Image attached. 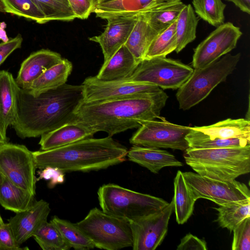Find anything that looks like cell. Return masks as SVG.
I'll return each instance as SVG.
<instances>
[{
    "label": "cell",
    "mask_w": 250,
    "mask_h": 250,
    "mask_svg": "<svg viewBox=\"0 0 250 250\" xmlns=\"http://www.w3.org/2000/svg\"><path fill=\"white\" fill-rule=\"evenodd\" d=\"M83 98L82 84L65 83L37 96L19 86L17 116L12 126L21 139L41 136L72 122Z\"/></svg>",
    "instance_id": "1"
},
{
    "label": "cell",
    "mask_w": 250,
    "mask_h": 250,
    "mask_svg": "<svg viewBox=\"0 0 250 250\" xmlns=\"http://www.w3.org/2000/svg\"><path fill=\"white\" fill-rule=\"evenodd\" d=\"M168 97L162 89L130 98L95 102L83 101L75 111L72 122L95 133L112 137L138 128L142 122L159 118Z\"/></svg>",
    "instance_id": "2"
},
{
    "label": "cell",
    "mask_w": 250,
    "mask_h": 250,
    "mask_svg": "<svg viewBox=\"0 0 250 250\" xmlns=\"http://www.w3.org/2000/svg\"><path fill=\"white\" fill-rule=\"evenodd\" d=\"M128 149L108 136L87 138L46 150L32 152L37 168H58L63 173L98 171L125 161Z\"/></svg>",
    "instance_id": "3"
},
{
    "label": "cell",
    "mask_w": 250,
    "mask_h": 250,
    "mask_svg": "<svg viewBox=\"0 0 250 250\" xmlns=\"http://www.w3.org/2000/svg\"><path fill=\"white\" fill-rule=\"evenodd\" d=\"M186 164L201 176L220 181H232L250 172V145L185 150Z\"/></svg>",
    "instance_id": "4"
},
{
    "label": "cell",
    "mask_w": 250,
    "mask_h": 250,
    "mask_svg": "<svg viewBox=\"0 0 250 250\" xmlns=\"http://www.w3.org/2000/svg\"><path fill=\"white\" fill-rule=\"evenodd\" d=\"M241 54H227L221 59L200 68H194L176 94L179 108L187 110L197 104L220 83L226 81L238 63Z\"/></svg>",
    "instance_id": "5"
},
{
    "label": "cell",
    "mask_w": 250,
    "mask_h": 250,
    "mask_svg": "<svg viewBox=\"0 0 250 250\" xmlns=\"http://www.w3.org/2000/svg\"><path fill=\"white\" fill-rule=\"evenodd\" d=\"M97 194L104 212L129 221L158 211L169 203L162 198L110 183L100 187Z\"/></svg>",
    "instance_id": "6"
},
{
    "label": "cell",
    "mask_w": 250,
    "mask_h": 250,
    "mask_svg": "<svg viewBox=\"0 0 250 250\" xmlns=\"http://www.w3.org/2000/svg\"><path fill=\"white\" fill-rule=\"evenodd\" d=\"M75 224L95 248L118 250L132 247L129 221L108 214L97 208L91 209L82 220Z\"/></svg>",
    "instance_id": "7"
},
{
    "label": "cell",
    "mask_w": 250,
    "mask_h": 250,
    "mask_svg": "<svg viewBox=\"0 0 250 250\" xmlns=\"http://www.w3.org/2000/svg\"><path fill=\"white\" fill-rule=\"evenodd\" d=\"M193 69L180 61L158 57L144 59L128 78L133 81L155 85L163 89H178Z\"/></svg>",
    "instance_id": "8"
},
{
    "label": "cell",
    "mask_w": 250,
    "mask_h": 250,
    "mask_svg": "<svg viewBox=\"0 0 250 250\" xmlns=\"http://www.w3.org/2000/svg\"><path fill=\"white\" fill-rule=\"evenodd\" d=\"M36 168L33 153L26 146L8 142L0 144V173L34 196Z\"/></svg>",
    "instance_id": "9"
},
{
    "label": "cell",
    "mask_w": 250,
    "mask_h": 250,
    "mask_svg": "<svg viewBox=\"0 0 250 250\" xmlns=\"http://www.w3.org/2000/svg\"><path fill=\"white\" fill-rule=\"evenodd\" d=\"M161 121L141 122L137 131L129 139L133 145L185 151L189 148L186 139L190 127L176 125L159 117Z\"/></svg>",
    "instance_id": "10"
},
{
    "label": "cell",
    "mask_w": 250,
    "mask_h": 250,
    "mask_svg": "<svg viewBox=\"0 0 250 250\" xmlns=\"http://www.w3.org/2000/svg\"><path fill=\"white\" fill-rule=\"evenodd\" d=\"M183 173L196 201L204 198L226 206L250 200V190L243 183L211 179L190 171Z\"/></svg>",
    "instance_id": "11"
},
{
    "label": "cell",
    "mask_w": 250,
    "mask_h": 250,
    "mask_svg": "<svg viewBox=\"0 0 250 250\" xmlns=\"http://www.w3.org/2000/svg\"><path fill=\"white\" fill-rule=\"evenodd\" d=\"M82 85L83 102L86 103L130 98L161 90L155 85L128 79L104 81L96 76L85 78Z\"/></svg>",
    "instance_id": "12"
},
{
    "label": "cell",
    "mask_w": 250,
    "mask_h": 250,
    "mask_svg": "<svg viewBox=\"0 0 250 250\" xmlns=\"http://www.w3.org/2000/svg\"><path fill=\"white\" fill-rule=\"evenodd\" d=\"M174 211L172 200L162 209L129 221L133 250H155L163 242Z\"/></svg>",
    "instance_id": "13"
},
{
    "label": "cell",
    "mask_w": 250,
    "mask_h": 250,
    "mask_svg": "<svg viewBox=\"0 0 250 250\" xmlns=\"http://www.w3.org/2000/svg\"><path fill=\"white\" fill-rule=\"evenodd\" d=\"M242 33L239 27L227 22L219 25L194 49L192 65L204 67L235 48Z\"/></svg>",
    "instance_id": "14"
},
{
    "label": "cell",
    "mask_w": 250,
    "mask_h": 250,
    "mask_svg": "<svg viewBox=\"0 0 250 250\" xmlns=\"http://www.w3.org/2000/svg\"><path fill=\"white\" fill-rule=\"evenodd\" d=\"M138 16H112L106 20L104 31L100 35L89 38L98 43L104 57L103 64L109 61L118 49L127 41Z\"/></svg>",
    "instance_id": "15"
},
{
    "label": "cell",
    "mask_w": 250,
    "mask_h": 250,
    "mask_svg": "<svg viewBox=\"0 0 250 250\" xmlns=\"http://www.w3.org/2000/svg\"><path fill=\"white\" fill-rule=\"evenodd\" d=\"M51 211L49 204L41 199L35 201L26 210L16 213L8 219L15 240L21 245L33 236L42 224L47 221Z\"/></svg>",
    "instance_id": "16"
},
{
    "label": "cell",
    "mask_w": 250,
    "mask_h": 250,
    "mask_svg": "<svg viewBox=\"0 0 250 250\" xmlns=\"http://www.w3.org/2000/svg\"><path fill=\"white\" fill-rule=\"evenodd\" d=\"M178 0H112L99 3L94 12L106 19L112 16H138L171 4Z\"/></svg>",
    "instance_id": "17"
},
{
    "label": "cell",
    "mask_w": 250,
    "mask_h": 250,
    "mask_svg": "<svg viewBox=\"0 0 250 250\" xmlns=\"http://www.w3.org/2000/svg\"><path fill=\"white\" fill-rule=\"evenodd\" d=\"M62 59L60 54L48 49L33 52L21 63L15 79L16 83L21 88L27 90L34 80Z\"/></svg>",
    "instance_id": "18"
},
{
    "label": "cell",
    "mask_w": 250,
    "mask_h": 250,
    "mask_svg": "<svg viewBox=\"0 0 250 250\" xmlns=\"http://www.w3.org/2000/svg\"><path fill=\"white\" fill-rule=\"evenodd\" d=\"M19 88L11 73L0 70V130L5 138L8 127L16 120Z\"/></svg>",
    "instance_id": "19"
},
{
    "label": "cell",
    "mask_w": 250,
    "mask_h": 250,
    "mask_svg": "<svg viewBox=\"0 0 250 250\" xmlns=\"http://www.w3.org/2000/svg\"><path fill=\"white\" fill-rule=\"evenodd\" d=\"M128 160L157 174L164 167H182L183 164L167 151L153 147L133 145L127 151Z\"/></svg>",
    "instance_id": "20"
},
{
    "label": "cell",
    "mask_w": 250,
    "mask_h": 250,
    "mask_svg": "<svg viewBox=\"0 0 250 250\" xmlns=\"http://www.w3.org/2000/svg\"><path fill=\"white\" fill-rule=\"evenodd\" d=\"M95 133L81 124L71 122L42 135L39 144L42 150H49L93 138Z\"/></svg>",
    "instance_id": "21"
},
{
    "label": "cell",
    "mask_w": 250,
    "mask_h": 250,
    "mask_svg": "<svg viewBox=\"0 0 250 250\" xmlns=\"http://www.w3.org/2000/svg\"><path fill=\"white\" fill-rule=\"evenodd\" d=\"M138 64L132 53L123 45L108 62L102 65L96 77L104 81L128 79Z\"/></svg>",
    "instance_id": "22"
},
{
    "label": "cell",
    "mask_w": 250,
    "mask_h": 250,
    "mask_svg": "<svg viewBox=\"0 0 250 250\" xmlns=\"http://www.w3.org/2000/svg\"><path fill=\"white\" fill-rule=\"evenodd\" d=\"M72 63L66 59L51 67L34 80L27 90L33 96L56 89L66 83L72 70Z\"/></svg>",
    "instance_id": "23"
},
{
    "label": "cell",
    "mask_w": 250,
    "mask_h": 250,
    "mask_svg": "<svg viewBox=\"0 0 250 250\" xmlns=\"http://www.w3.org/2000/svg\"><path fill=\"white\" fill-rule=\"evenodd\" d=\"M159 33L150 26L143 15L138 16L125 45L138 64L145 59L149 45Z\"/></svg>",
    "instance_id": "24"
},
{
    "label": "cell",
    "mask_w": 250,
    "mask_h": 250,
    "mask_svg": "<svg viewBox=\"0 0 250 250\" xmlns=\"http://www.w3.org/2000/svg\"><path fill=\"white\" fill-rule=\"evenodd\" d=\"M34 197L0 173V204L5 209L15 213L24 211L35 202Z\"/></svg>",
    "instance_id": "25"
},
{
    "label": "cell",
    "mask_w": 250,
    "mask_h": 250,
    "mask_svg": "<svg viewBox=\"0 0 250 250\" xmlns=\"http://www.w3.org/2000/svg\"><path fill=\"white\" fill-rule=\"evenodd\" d=\"M192 128L211 138H244L250 140L249 119L229 118L210 125L194 126Z\"/></svg>",
    "instance_id": "26"
},
{
    "label": "cell",
    "mask_w": 250,
    "mask_h": 250,
    "mask_svg": "<svg viewBox=\"0 0 250 250\" xmlns=\"http://www.w3.org/2000/svg\"><path fill=\"white\" fill-rule=\"evenodd\" d=\"M174 211L178 224L185 223L192 214L196 200L184 177L178 170L174 179Z\"/></svg>",
    "instance_id": "27"
},
{
    "label": "cell",
    "mask_w": 250,
    "mask_h": 250,
    "mask_svg": "<svg viewBox=\"0 0 250 250\" xmlns=\"http://www.w3.org/2000/svg\"><path fill=\"white\" fill-rule=\"evenodd\" d=\"M199 17L196 16L191 4L186 5L176 21V53L181 51L196 38V28Z\"/></svg>",
    "instance_id": "28"
},
{
    "label": "cell",
    "mask_w": 250,
    "mask_h": 250,
    "mask_svg": "<svg viewBox=\"0 0 250 250\" xmlns=\"http://www.w3.org/2000/svg\"><path fill=\"white\" fill-rule=\"evenodd\" d=\"M214 208L218 212L216 221L219 226L230 232L246 218L250 217V200Z\"/></svg>",
    "instance_id": "29"
},
{
    "label": "cell",
    "mask_w": 250,
    "mask_h": 250,
    "mask_svg": "<svg viewBox=\"0 0 250 250\" xmlns=\"http://www.w3.org/2000/svg\"><path fill=\"white\" fill-rule=\"evenodd\" d=\"M186 139L189 148L193 149L245 146L250 145V140L244 138H211L207 135L192 128V127H190V131L187 135Z\"/></svg>",
    "instance_id": "30"
},
{
    "label": "cell",
    "mask_w": 250,
    "mask_h": 250,
    "mask_svg": "<svg viewBox=\"0 0 250 250\" xmlns=\"http://www.w3.org/2000/svg\"><path fill=\"white\" fill-rule=\"evenodd\" d=\"M0 11L36 21L47 22L45 16L35 0H0Z\"/></svg>",
    "instance_id": "31"
},
{
    "label": "cell",
    "mask_w": 250,
    "mask_h": 250,
    "mask_svg": "<svg viewBox=\"0 0 250 250\" xmlns=\"http://www.w3.org/2000/svg\"><path fill=\"white\" fill-rule=\"evenodd\" d=\"M50 221L58 229L71 248L77 250H88L95 248L92 241L75 223L61 219L57 216H53Z\"/></svg>",
    "instance_id": "32"
},
{
    "label": "cell",
    "mask_w": 250,
    "mask_h": 250,
    "mask_svg": "<svg viewBox=\"0 0 250 250\" xmlns=\"http://www.w3.org/2000/svg\"><path fill=\"white\" fill-rule=\"evenodd\" d=\"M186 5L181 0L143 14L150 26L161 32L175 22Z\"/></svg>",
    "instance_id": "33"
},
{
    "label": "cell",
    "mask_w": 250,
    "mask_h": 250,
    "mask_svg": "<svg viewBox=\"0 0 250 250\" xmlns=\"http://www.w3.org/2000/svg\"><path fill=\"white\" fill-rule=\"evenodd\" d=\"M33 237L43 250H68L71 249L58 229L51 221L43 222Z\"/></svg>",
    "instance_id": "34"
},
{
    "label": "cell",
    "mask_w": 250,
    "mask_h": 250,
    "mask_svg": "<svg viewBox=\"0 0 250 250\" xmlns=\"http://www.w3.org/2000/svg\"><path fill=\"white\" fill-rule=\"evenodd\" d=\"M176 21L155 38L147 50L145 59L166 57L175 50L177 47Z\"/></svg>",
    "instance_id": "35"
},
{
    "label": "cell",
    "mask_w": 250,
    "mask_h": 250,
    "mask_svg": "<svg viewBox=\"0 0 250 250\" xmlns=\"http://www.w3.org/2000/svg\"><path fill=\"white\" fill-rule=\"evenodd\" d=\"M195 13L209 24L217 27L224 23L226 5L221 0H192Z\"/></svg>",
    "instance_id": "36"
},
{
    "label": "cell",
    "mask_w": 250,
    "mask_h": 250,
    "mask_svg": "<svg viewBox=\"0 0 250 250\" xmlns=\"http://www.w3.org/2000/svg\"><path fill=\"white\" fill-rule=\"evenodd\" d=\"M46 17L52 21H71L76 18L70 6L56 0H35Z\"/></svg>",
    "instance_id": "37"
},
{
    "label": "cell",
    "mask_w": 250,
    "mask_h": 250,
    "mask_svg": "<svg viewBox=\"0 0 250 250\" xmlns=\"http://www.w3.org/2000/svg\"><path fill=\"white\" fill-rule=\"evenodd\" d=\"M231 249L233 250H250V217L244 220L233 230Z\"/></svg>",
    "instance_id": "38"
},
{
    "label": "cell",
    "mask_w": 250,
    "mask_h": 250,
    "mask_svg": "<svg viewBox=\"0 0 250 250\" xmlns=\"http://www.w3.org/2000/svg\"><path fill=\"white\" fill-rule=\"evenodd\" d=\"M76 18L84 20L94 12L98 0H67Z\"/></svg>",
    "instance_id": "39"
},
{
    "label": "cell",
    "mask_w": 250,
    "mask_h": 250,
    "mask_svg": "<svg viewBox=\"0 0 250 250\" xmlns=\"http://www.w3.org/2000/svg\"><path fill=\"white\" fill-rule=\"evenodd\" d=\"M21 248L15 239L12 231L8 224L4 223L0 226V250H20Z\"/></svg>",
    "instance_id": "40"
},
{
    "label": "cell",
    "mask_w": 250,
    "mask_h": 250,
    "mask_svg": "<svg viewBox=\"0 0 250 250\" xmlns=\"http://www.w3.org/2000/svg\"><path fill=\"white\" fill-rule=\"evenodd\" d=\"M63 172L57 168L52 167H46L39 172V177L37 181L44 179L49 181V187L53 188L57 184L63 183L64 175Z\"/></svg>",
    "instance_id": "41"
},
{
    "label": "cell",
    "mask_w": 250,
    "mask_h": 250,
    "mask_svg": "<svg viewBox=\"0 0 250 250\" xmlns=\"http://www.w3.org/2000/svg\"><path fill=\"white\" fill-rule=\"evenodd\" d=\"M177 250H207V243L204 239L188 233L183 237L177 246Z\"/></svg>",
    "instance_id": "42"
},
{
    "label": "cell",
    "mask_w": 250,
    "mask_h": 250,
    "mask_svg": "<svg viewBox=\"0 0 250 250\" xmlns=\"http://www.w3.org/2000/svg\"><path fill=\"white\" fill-rule=\"evenodd\" d=\"M23 39L21 34L0 43V65L15 50L21 48Z\"/></svg>",
    "instance_id": "43"
},
{
    "label": "cell",
    "mask_w": 250,
    "mask_h": 250,
    "mask_svg": "<svg viewBox=\"0 0 250 250\" xmlns=\"http://www.w3.org/2000/svg\"><path fill=\"white\" fill-rule=\"evenodd\" d=\"M233 3L242 12L250 14V0H228Z\"/></svg>",
    "instance_id": "44"
},
{
    "label": "cell",
    "mask_w": 250,
    "mask_h": 250,
    "mask_svg": "<svg viewBox=\"0 0 250 250\" xmlns=\"http://www.w3.org/2000/svg\"><path fill=\"white\" fill-rule=\"evenodd\" d=\"M4 25L5 24L4 22L0 23V39L2 41V42H6L9 40L4 30Z\"/></svg>",
    "instance_id": "45"
},
{
    "label": "cell",
    "mask_w": 250,
    "mask_h": 250,
    "mask_svg": "<svg viewBox=\"0 0 250 250\" xmlns=\"http://www.w3.org/2000/svg\"><path fill=\"white\" fill-rule=\"evenodd\" d=\"M7 142H8L7 138H5L3 136L0 130V144H4Z\"/></svg>",
    "instance_id": "46"
},
{
    "label": "cell",
    "mask_w": 250,
    "mask_h": 250,
    "mask_svg": "<svg viewBox=\"0 0 250 250\" xmlns=\"http://www.w3.org/2000/svg\"><path fill=\"white\" fill-rule=\"evenodd\" d=\"M110 0H98V4L102 3V2H105V1H110Z\"/></svg>",
    "instance_id": "47"
},
{
    "label": "cell",
    "mask_w": 250,
    "mask_h": 250,
    "mask_svg": "<svg viewBox=\"0 0 250 250\" xmlns=\"http://www.w3.org/2000/svg\"><path fill=\"white\" fill-rule=\"evenodd\" d=\"M4 223L3 222V220L1 217V215L0 214V226L2 225V224H3Z\"/></svg>",
    "instance_id": "48"
},
{
    "label": "cell",
    "mask_w": 250,
    "mask_h": 250,
    "mask_svg": "<svg viewBox=\"0 0 250 250\" xmlns=\"http://www.w3.org/2000/svg\"></svg>",
    "instance_id": "49"
}]
</instances>
